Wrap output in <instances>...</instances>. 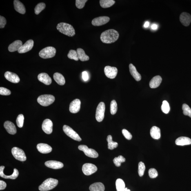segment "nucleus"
<instances>
[{"instance_id":"f257e3e1","label":"nucleus","mask_w":191,"mask_h":191,"mask_svg":"<svg viewBox=\"0 0 191 191\" xmlns=\"http://www.w3.org/2000/svg\"><path fill=\"white\" fill-rule=\"evenodd\" d=\"M119 33L117 31L114 29H110L102 33L100 39L103 43L111 44L114 43L118 39Z\"/></svg>"},{"instance_id":"f03ea898","label":"nucleus","mask_w":191,"mask_h":191,"mask_svg":"<svg viewBox=\"0 0 191 191\" xmlns=\"http://www.w3.org/2000/svg\"><path fill=\"white\" fill-rule=\"evenodd\" d=\"M57 29L61 33L69 37H73L76 34L75 31L73 27L68 23H60L57 25Z\"/></svg>"},{"instance_id":"7ed1b4c3","label":"nucleus","mask_w":191,"mask_h":191,"mask_svg":"<svg viewBox=\"0 0 191 191\" xmlns=\"http://www.w3.org/2000/svg\"><path fill=\"white\" fill-rule=\"evenodd\" d=\"M58 184L57 179L49 178L43 182L39 187L41 191H47L52 190L57 186Z\"/></svg>"},{"instance_id":"20e7f679","label":"nucleus","mask_w":191,"mask_h":191,"mask_svg":"<svg viewBox=\"0 0 191 191\" xmlns=\"http://www.w3.org/2000/svg\"><path fill=\"white\" fill-rule=\"evenodd\" d=\"M55 100L54 96L51 94H44L39 96L38 102L43 106L46 107L52 104Z\"/></svg>"},{"instance_id":"39448f33","label":"nucleus","mask_w":191,"mask_h":191,"mask_svg":"<svg viewBox=\"0 0 191 191\" xmlns=\"http://www.w3.org/2000/svg\"><path fill=\"white\" fill-rule=\"evenodd\" d=\"M56 49L52 46L47 47L43 49L39 52V56L43 59H49L55 55Z\"/></svg>"},{"instance_id":"423d86ee","label":"nucleus","mask_w":191,"mask_h":191,"mask_svg":"<svg viewBox=\"0 0 191 191\" xmlns=\"http://www.w3.org/2000/svg\"><path fill=\"white\" fill-rule=\"evenodd\" d=\"M63 130L65 134L71 139L78 141H81V139L79 136L73 129L66 125H64Z\"/></svg>"},{"instance_id":"0eeeda50","label":"nucleus","mask_w":191,"mask_h":191,"mask_svg":"<svg viewBox=\"0 0 191 191\" xmlns=\"http://www.w3.org/2000/svg\"><path fill=\"white\" fill-rule=\"evenodd\" d=\"M78 149L84 152L85 155L88 157L92 158H97L99 156V154L94 149L89 148L86 145H79Z\"/></svg>"},{"instance_id":"6e6552de","label":"nucleus","mask_w":191,"mask_h":191,"mask_svg":"<svg viewBox=\"0 0 191 191\" xmlns=\"http://www.w3.org/2000/svg\"><path fill=\"white\" fill-rule=\"evenodd\" d=\"M105 110V104L103 102H101L98 105L96 110V118L99 122L102 121L104 118Z\"/></svg>"},{"instance_id":"1a4fd4ad","label":"nucleus","mask_w":191,"mask_h":191,"mask_svg":"<svg viewBox=\"0 0 191 191\" xmlns=\"http://www.w3.org/2000/svg\"><path fill=\"white\" fill-rule=\"evenodd\" d=\"M12 152L13 156L16 159L21 161L26 160V157L25 153L21 149L14 147L12 149Z\"/></svg>"},{"instance_id":"9d476101","label":"nucleus","mask_w":191,"mask_h":191,"mask_svg":"<svg viewBox=\"0 0 191 191\" xmlns=\"http://www.w3.org/2000/svg\"><path fill=\"white\" fill-rule=\"evenodd\" d=\"M97 167L92 163H85L82 167L83 172L85 175H90L97 171Z\"/></svg>"},{"instance_id":"9b49d317","label":"nucleus","mask_w":191,"mask_h":191,"mask_svg":"<svg viewBox=\"0 0 191 191\" xmlns=\"http://www.w3.org/2000/svg\"><path fill=\"white\" fill-rule=\"evenodd\" d=\"M104 72L107 77L111 79H113L117 75L118 70L115 67L107 66L105 67Z\"/></svg>"},{"instance_id":"f8f14e48","label":"nucleus","mask_w":191,"mask_h":191,"mask_svg":"<svg viewBox=\"0 0 191 191\" xmlns=\"http://www.w3.org/2000/svg\"><path fill=\"white\" fill-rule=\"evenodd\" d=\"M110 20L108 16H100L94 18L92 21V24L94 26H99L106 24Z\"/></svg>"},{"instance_id":"ddd939ff","label":"nucleus","mask_w":191,"mask_h":191,"mask_svg":"<svg viewBox=\"0 0 191 191\" xmlns=\"http://www.w3.org/2000/svg\"><path fill=\"white\" fill-rule=\"evenodd\" d=\"M34 41L33 40L31 39L28 40L21 46L19 49L18 50V52L20 54H23L28 52L32 49Z\"/></svg>"},{"instance_id":"4468645a","label":"nucleus","mask_w":191,"mask_h":191,"mask_svg":"<svg viewBox=\"0 0 191 191\" xmlns=\"http://www.w3.org/2000/svg\"><path fill=\"white\" fill-rule=\"evenodd\" d=\"M81 101L79 99H76L72 101L70 105V112L72 113H76L79 112L81 109Z\"/></svg>"},{"instance_id":"2eb2a0df","label":"nucleus","mask_w":191,"mask_h":191,"mask_svg":"<svg viewBox=\"0 0 191 191\" xmlns=\"http://www.w3.org/2000/svg\"><path fill=\"white\" fill-rule=\"evenodd\" d=\"M53 123L49 119H46L43 121L42 129L45 133L50 134L52 132Z\"/></svg>"},{"instance_id":"dca6fc26","label":"nucleus","mask_w":191,"mask_h":191,"mask_svg":"<svg viewBox=\"0 0 191 191\" xmlns=\"http://www.w3.org/2000/svg\"><path fill=\"white\" fill-rule=\"evenodd\" d=\"M180 21L184 25L188 26L191 22V16L188 13H182L180 16Z\"/></svg>"},{"instance_id":"f3484780","label":"nucleus","mask_w":191,"mask_h":191,"mask_svg":"<svg viewBox=\"0 0 191 191\" xmlns=\"http://www.w3.org/2000/svg\"><path fill=\"white\" fill-rule=\"evenodd\" d=\"M5 77L9 81L14 83H17L20 81V78L17 74L12 72L7 71L4 74Z\"/></svg>"},{"instance_id":"a211bd4d","label":"nucleus","mask_w":191,"mask_h":191,"mask_svg":"<svg viewBox=\"0 0 191 191\" xmlns=\"http://www.w3.org/2000/svg\"><path fill=\"white\" fill-rule=\"evenodd\" d=\"M5 168L4 166H1L0 167V176L1 177L5 178V179H16L19 176V172L17 169L14 168L13 173L10 176L5 175L4 174L3 170Z\"/></svg>"},{"instance_id":"6ab92c4d","label":"nucleus","mask_w":191,"mask_h":191,"mask_svg":"<svg viewBox=\"0 0 191 191\" xmlns=\"http://www.w3.org/2000/svg\"><path fill=\"white\" fill-rule=\"evenodd\" d=\"M37 147L38 151L43 154L49 153L52 150V147L46 144H38Z\"/></svg>"},{"instance_id":"aec40b11","label":"nucleus","mask_w":191,"mask_h":191,"mask_svg":"<svg viewBox=\"0 0 191 191\" xmlns=\"http://www.w3.org/2000/svg\"><path fill=\"white\" fill-rule=\"evenodd\" d=\"M45 164L47 167L54 169H60L63 167V164L62 163L56 161H47L45 163Z\"/></svg>"},{"instance_id":"412c9836","label":"nucleus","mask_w":191,"mask_h":191,"mask_svg":"<svg viewBox=\"0 0 191 191\" xmlns=\"http://www.w3.org/2000/svg\"><path fill=\"white\" fill-rule=\"evenodd\" d=\"M38 79L41 82L46 85H49L52 83V79L48 74L43 73L38 76Z\"/></svg>"},{"instance_id":"4be33fe9","label":"nucleus","mask_w":191,"mask_h":191,"mask_svg":"<svg viewBox=\"0 0 191 191\" xmlns=\"http://www.w3.org/2000/svg\"><path fill=\"white\" fill-rule=\"evenodd\" d=\"M14 5L15 9L16 12L22 14L25 13L26 12L25 7L21 1L18 0H15L14 1Z\"/></svg>"},{"instance_id":"5701e85b","label":"nucleus","mask_w":191,"mask_h":191,"mask_svg":"<svg viewBox=\"0 0 191 191\" xmlns=\"http://www.w3.org/2000/svg\"><path fill=\"white\" fill-rule=\"evenodd\" d=\"M4 127L8 133L11 134H16L17 131L16 126L12 122L9 121H5L4 123Z\"/></svg>"},{"instance_id":"b1692460","label":"nucleus","mask_w":191,"mask_h":191,"mask_svg":"<svg viewBox=\"0 0 191 191\" xmlns=\"http://www.w3.org/2000/svg\"><path fill=\"white\" fill-rule=\"evenodd\" d=\"M129 68L131 75L136 81H139L141 79V76L137 72L135 67L132 64H130L129 65Z\"/></svg>"},{"instance_id":"393cba45","label":"nucleus","mask_w":191,"mask_h":191,"mask_svg":"<svg viewBox=\"0 0 191 191\" xmlns=\"http://www.w3.org/2000/svg\"><path fill=\"white\" fill-rule=\"evenodd\" d=\"M23 42L20 40L14 41L8 47V50L10 52H13L19 50L23 45Z\"/></svg>"},{"instance_id":"a878e982","label":"nucleus","mask_w":191,"mask_h":191,"mask_svg":"<svg viewBox=\"0 0 191 191\" xmlns=\"http://www.w3.org/2000/svg\"><path fill=\"white\" fill-rule=\"evenodd\" d=\"M162 79L160 76H157L153 78L150 82V86L151 88H156L159 86Z\"/></svg>"},{"instance_id":"bb28decb","label":"nucleus","mask_w":191,"mask_h":191,"mask_svg":"<svg viewBox=\"0 0 191 191\" xmlns=\"http://www.w3.org/2000/svg\"><path fill=\"white\" fill-rule=\"evenodd\" d=\"M175 143L178 145H183L191 144V139L188 137H181L178 138L175 141Z\"/></svg>"},{"instance_id":"cd10ccee","label":"nucleus","mask_w":191,"mask_h":191,"mask_svg":"<svg viewBox=\"0 0 191 191\" xmlns=\"http://www.w3.org/2000/svg\"><path fill=\"white\" fill-rule=\"evenodd\" d=\"M150 135L153 139H158L161 137L160 130L157 127L153 126L150 131Z\"/></svg>"},{"instance_id":"c85d7f7f","label":"nucleus","mask_w":191,"mask_h":191,"mask_svg":"<svg viewBox=\"0 0 191 191\" xmlns=\"http://www.w3.org/2000/svg\"><path fill=\"white\" fill-rule=\"evenodd\" d=\"M90 191H104L105 187L103 183L97 182L92 184L89 187Z\"/></svg>"},{"instance_id":"c756f323","label":"nucleus","mask_w":191,"mask_h":191,"mask_svg":"<svg viewBox=\"0 0 191 191\" xmlns=\"http://www.w3.org/2000/svg\"><path fill=\"white\" fill-rule=\"evenodd\" d=\"M54 79L58 84L63 85L65 84V80L64 77L61 73H56L54 74Z\"/></svg>"},{"instance_id":"7c9ffc66","label":"nucleus","mask_w":191,"mask_h":191,"mask_svg":"<svg viewBox=\"0 0 191 191\" xmlns=\"http://www.w3.org/2000/svg\"><path fill=\"white\" fill-rule=\"evenodd\" d=\"M78 58L81 61H88L89 60V56L85 53V51L81 48H78L76 50Z\"/></svg>"},{"instance_id":"2f4dec72","label":"nucleus","mask_w":191,"mask_h":191,"mask_svg":"<svg viewBox=\"0 0 191 191\" xmlns=\"http://www.w3.org/2000/svg\"><path fill=\"white\" fill-rule=\"evenodd\" d=\"M99 3L102 8H107L113 6L115 3V1L113 0H100Z\"/></svg>"},{"instance_id":"473e14b6","label":"nucleus","mask_w":191,"mask_h":191,"mask_svg":"<svg viewBox=\"0 0 191 191\" xmlns=\"http://www.w3.org/2000/svg\"><path fill=\"white\" fill-rule=\"evenodd\" d=\"M107 140L108 142V148L109 150H113V149L117 148L118 145V143L116 142L113 141L111 136L108 135L107 137Z\"/></svg>"},{"instance_id":"72a5a7b5","label":"nucleus","mask_w":191,"mask_h":191,"mask_svg":"<svg viewBox=\"0 0 191 191\" xmlns=\"http://www.w3.org/2000/svg\"><path fill=\"white\" fill-rule=\"evenodd\" d=\"M116 187L117 191H124L125 185L124 182L120 178L116 180Z\"/></svg>"},{"instance_id":"f704fd0d","label":"nucleus","mask_w":191,"mask_h":191,"mask_svg":"<svg viewBox=\"0 0 191 191\" xmlns=\"http://www.w3.org/2000/svg\"><path fill=\"white\" fill-rule=\"evenodd\" d=\"M113 161L116 166L119 167L121 166V163L124 162L125 161V159L123 156L120 155L118 157L115 158Z\"/></svg>"},{"instance_id":"c9c22d12","label":"nucleus","mask_w":191,"mask_h":191,"mask_svg":"<svg viewBox=\"0 0 191 191\" xmlns=\"http://www.w3.org/2000/svg\"><path fill=\"white\" fill-rule=\"evenodd\" d=\"M46 7V5L44 3H40L36 5L34 9L35 13L36 15L39 14L42 11L44 10Z\"/></svg>"},{"instance_id":"e433bc0d","label":"nucleus","mask_w":191,"mask_h":191,"mask_svg":"<svg viewBox=\"0 0 191 191\" xmlns=\"http://www.w3.org/2000/svg\"><path fill=\"white\" fill-rule=\"evenodd\" d=\"M68 57L70 59L74 60L76 61L79 60L77 52L75 50H71L69 51Z\"/></svg>"},{"instance_id":"4c0bfd02","label":"nucleus","mask_w":191,"mask_h":191,"mask_svg":"<svg viewBox=\"0 0 191 191\" xmlns=\"http://www.w3.org/2000/svg\"><path fill=\"white\" fill-rule=\"evenodd\" d=\"M118 110L117 104L116 101L114 100L111 102L110 105V112L112 115L116 113Z\"/></svg>"},{"instance_id":"58836bf2","label":"nucleus","mask_w":191,"mask_h":191,"mask_svg":"<svg viewBox=\"0 0 191 191\" xmlns=\"http://www.w3.org/2000/svg\"><path fill=\"white\" fill-rule=\"evenodd\" d=\"M183 113L185 115L188 116L191 118V109L186 104H184L182 105Z\"/></svg>"},{"instance_id":"ea45409f","label":"nucleus","mask_w":191,"mask_h":191,"mask_svg":"<svg viewBox=\"0 0 191 191\" xmlns=\"http://www.w3.org/2000/svg\"><path fill=\"white\" fill-rule=\"evenodd\" d=\"M161 110L165 114L168 113L170 110V107L169 103L166 101L163 102V104L161 107Z\"/></svg>"},{"instance_id":"a19ab883","label":"nucleus","mask_w":191,"mask_h":191,"mask_svg":"<svg viewBox=\"0 0 191 191\" xmlns=\"http://www.w3.org/2000/svg\"><path fill=\"white\" fill-rule=\"evenodd\" d=\"M24 120V117L23 114H20L18 116L16 119V122L17 126L20 128H22L23 127Z\"/></svg>"},{"instance_id":"79ce46f5","label":"nucleus","mask_w":191,"mask_h":191,"mask_svg":"<svg viewBox=\"0 0 191 191\" xmlns=\"http://www.w3.org/2000/svg\"><path fill=\"white\" fill-rule=\"evenodd\" d=\"M145 169V165L142 162H140L138 167V173L140 177H142L144 174Z\"/></svg>"},{"instance_id":"37998d69","label":"nucleus","mask_w":191,"mask_h":191,"mask_svg":"<svg viewBox=\"0 0 191 191\" xmlns=\"http://www.w3.org/2000/svg\"><path fill=\"white\" fill-rule=\"evenodd\" d=\"M87 1V0H76V6L78 9H82L85 6V3Z\"/></svg>"},{"instance_id":"c03bdc74","label":"nucleus","mask_w":191,"mask_h":191,"mask_svg":"<svg viewBox=\"0 0 191 191\" xmlns=\"http://www.w3.org/2000/svg\"><path fill=\"white\" fill-rule=\"evenodd\" d=\"M149 175L152 178H155L158 176V173L157 170L154 168H150L148 171Z\"/></svg>"},{"instance_id":"a18cd8bd","label":"nucleus","mask_w":191,"mask_h":191,"mask_svg":"<svg viewBox=\"0 0 191 191\" xmlns=\"http://www.w3.org/2000/svg\"><path fill=\"white\" fill-rule=\"evenodd\" d=\"M11 93L9 89L3 87L0 88V94L2 95H9Z\"/></svg>"},{"instance_id":"49530a36","label":"nucleus","mask_w":191,"mask_h":191,"mask_svg":"<svg viewBox=\"0 0 191 191\" xmlns=\"http://www.w3.org/2000/svg\"><path fill=\"white\" fill-rule=\"evenodd\" d=\"M123 135L127 139L130 140L132 139V135L126 129H123L122 131Z\"/></svg>"},{"instance_id":"de8ad7c7","label":"nucleus","mask_w":191,"mask_h":191,"mask_svg":"<svg viewBox=\"0 0 191 191\" xmlns=\"http://www.w3.org/2000/svg\"><path fill=\"white\" fill-rule=\"evenodd\" d=\"M6 23L7 20L5 18L2 16H0V28H4Z\"/></svg>"},{"instance_id":"09e8293b","label":"nucleus","mask_w":191,"mask_h":191,"mask_svg":"<svg viewBox=\"0 0 191 191\" xmlns=\"http://www.w3.org/2000/svg\"><path fill=\"white\" fill-rule=\"evenodd\" d=\"M7 187V184L5 182L0 181V190H4Z\"/></svg>"},{"instance_id":"8fccbe9b","label":"nucleus","mask_w":191,"mask_h":191,"mask_svg":"<svg viewBox=\"0 0 191 191\" xmlns=\"http://www.w3.org/2000/svg\"><path fill=\"white\" fill-rule=\"evenodd\" d=\"M82 78L84 81H86L89 79V76L88 73L86 71H84L82 73Z\"/></svg>"},{"instance_id":"3c124183","label":"nucleus","mask_w":191,"mask_h":191,"mask_svg":"<svg viewBox=\"0 0 191 191\" xmlns=\"http://www.w3.org/2000/svg\"><path fill=\"white\" fill-rule=\"evenodd\" d=\"M151 28L153 30H156L158 28V26L157 25L154 24L152 25Z\"/></svg>"},{"instance_id":"603ef678","label":"nucleus","mask_w":191,"mask_h":191,"mask_svg":"<svg viewBox=\"0 0 191 191\" xmlns=\"http://www.w3.org/2000/svg\"><path fill=\"white\" fill-rule=\"evenodd\" d=\"M149 25H150V23L148 21H147L145 23L144 25V27L145 28H148L149 26Z\"/></svg>"},{"instance_id":"864d4df0","label":"nucleus","mask_w":191,"mask_h":191,"mask_svg":"<svg viewBox=\"0 0 191 191\" xmlns=\"http://www.w3.org/2000/svg\"><path fill=\"white\" fill-rule=\"evenodd\" d=\"M124 191H131L130 190H128L127 188H125Z\"/></svg>"}]
</instances>
